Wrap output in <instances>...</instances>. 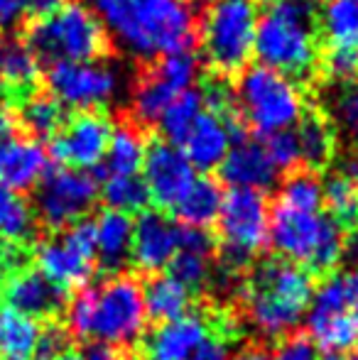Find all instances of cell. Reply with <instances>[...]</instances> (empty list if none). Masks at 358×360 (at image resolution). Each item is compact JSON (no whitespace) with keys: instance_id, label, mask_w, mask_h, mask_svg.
I'll use <instances>...</instances> for the list:
<instances>
[{"instance_id":"cell-22","label":"cell","mask_w":358,"mask_h":360,"mask_svg":"<svg viewBox=\"0 0 358 360\" xmlns=\"http://www.w3.org/2000/svg\"><path fill=\"white\" fill-rule=\"evenodd\" d=\"M219 172L231 189H253L265 194L277 181V169L270 165L263 143L243 135L231 145L229 155L219 165Z\"/></svg>"},{"instance_id":"cell-49","label":"cell","mask_w":358,"mask_h":360,"mask_svg":"<svg viewBox=\"0 0 358 360\" xmlns=\"http://www.w3.org/2000/svg\"><path fill=\"white\" fill-rule=\"evenodd\" d=\"M231 360H270L268 356H265L260 348H243L241 353H236Z\"/></svg>"},{"instance_id":"cell-51","label":"cell","mask_w":358,"mask_h":360,"mask_svg":"<svg viewBox=\"0 0 358 360\" xmlns=\"http://www.w3.org/2000/svg\"><path fill=\"white\" fill-rule=\"evenodd\" d=\"M321 360H346V358H344V356H339V353H326V356L321 358Z\"/></svg>"},{"instance_id":"cell-33","label":"cell","mask_w":358,"mask_h":360,"mask_svg":"<svg viewBox=\"0 0 358 360\" xmlns=\"http://www.w3.org/2000/svg\"><path fill=\"white\" fill-rule=\"evenodd\" d=\"M106 206L110 211H120V214H138L145 211V206L150 204L148 186H145L140 174H110L106 176L103 189H101Z\"/></svg>"},{"instance_id":"cell-31","label":"cell","mask_w":358,"mask_h":360,"mask_svg":"<svg viewBox=\"0 0 358 360\" xmlns=\"http://www.w3.org/2000/svg\"><path fill=\"white\" fill-rule=\"evenodd\" d=\"M319 22L331 49L358 52V0H324Z\"/></svg>"},{"instance_id":"cell-20","label":"cell","mask_w":358,"mask_h":360,"mask_svg":"<svg viewBox=\"0 0 358 360\" xmlns=\"http://www.w3.org/2000/svg\"><path fill=\"white\" fill-rule=\"evenodd\" d=\"M211 323L204 314H181L177 319L162 321L143 341L145 360H189L209 338Z\"/></svg>"},{"instance_id":"cell-18","label":"cell","mask_w":358,"mask_h":360,"mask_svg":"<svg viewBox=\"0 0 358 360\" xmlns=\"http://www.w3.org/2000/svg\"><path fill=\"white\" fill-rule=\"evenodd\" d=\"M181 226L162 211H143L133 221L130 260L145 275H160L179 250Z\"/></svg>"},{"instance_id":"cell-53","label":"cell","mask_w":358,"mask_h":360,"mask_svg":"<svg viewBox=\"0 0 358 360\" xmlns=\"http://www.w3.org/2000/svg\"><path fill=\"white\" fill-rule=\"evenodd\" d=\"M351 360H358V351L354 353V358H351Z\"/></svg>"},{"instance_id":"cell-4","label":"cell","mask_w":358,"mask_h":360,"mask_svg":"<svg viewBox=\"0 0 358 360\" xmlns=\"http://www.w3.org/2000/svg\"><path fill=\"white\" fill-rule=\"evenodd\" d=\"M253 57L287 76H307L317 64V15L312 0H275L258 15Z\"/></svg>"},{"instance_id":"cell-35","label":"cell","mask_w":358,"mask_h":360,"mask_svg":"<svg viewBox=\"0 0 358 360\" xmlns=\"http://www.w3.org/2000/svg\"><path fill=\"white\" fill-rule=\"evenodd\" d=\"M204 108L206 105H204L201 89H189L181 96H177V98L170 103V108L162 113V118L158 120L160 130H162V135L167 138V143L177 145Z\"/></svg>"},{"instance_id":"cell-47","label":"cell","mask_w":358,"mask_h":360,"mask_svg":"<svg viewBox=\"0 0 358 360\" xmlns=\"http://www.w3.org/2000/svg\"><path fill=\"white\" fill-rule=\"evenodd\" d=\"M67 0H27V15H32L34 20L47 18V15L57 13Z\"/></svg>"},{"instance_id":"cell-45","label":"cell","mask_w":358,"mask_h":360,"mask_svg":"<svg viewBox=\"0 0 358 360\" xmlns=\"http://www.w3.org/2000/svg\"><path fill=\"white\" fill-rule=\"evenodd\" d=\"M189 360H229V351H226V343L219 338H206Z\"/></svg>"},{"instance_id":"cell-38","label":"cell","mask_w":358,"mask_h":360,"mask_svg":"<svg viewBox=\"0 0 358 360\" xmlns=\"http://www.w3.org/2000/svg\"><path fill=\"white\" fill-rule=\"evenodd\" d=\"M263 150L268 155L270 165L277 169V174L280 172H295L297 165L302 162L295 130H282V133L268 135L263 140Z\"/></svg>"},{"instance_id":"cell-27","label":"cell","mask_w":358,"mask_h":360,"mask_svg":"<svg viewBox=\"0 0 358 360\" xmlns=\"http://www.w3.org/2000/svg\"><path fill=\"white\" fill-rule=\"evenodd\" d=\"M145 152H148V140H145L143 130L135 123H120L113 125V133L108 140V150H106L103 165L98 167L106 172L103 176L110 174H138L143 167Z\"/></svg>"},{"instance_id":"cell-17","label":"cell","mask_w":358,"mask_h":360,"mask_svg":"<svg viewBox=\"0 0 358 360\" xmlns=\"http://www.w3.org/2000/svg\"><path fill=\"white\" fill-rule=\"evenodd\" d=\"M238 138V120L226 113H214V110L204 108L199 118L191 123V128L184 133V138L177 143V147L194 169L211 172L219 169L224 157L229 155L231 145Z\"/></svg>"},{"instance_id":"cell-6","label":"cell","mask_w":358,"mask_h":360,"mask_svg":"<svg viewBox=\"0 0 358 360\" xmlns=\"http://www.w3.org/2000/svg\"><path fill=\"white\" fill-rule=\"evenodd\" d=\"M241 120L260 138L295 130L305 118V94L292 76L263 64L245 67L236 84Z\"/></svg>"},{"instance_id":"cell-55","label":"cell","mask_w":358,"mask_h":360,"mask_svg":"<svg viewBox=\"0 0 358 360\" xmlns=\"http://www.w3.org/2000/svg\"><path fill=\"white\" fill-rule=\"evenodd\" d=\"M3 91H5V89H3V84H0V94H3Z\"/></svg>"},{"instance_id":"cell-25","label":"cell","mask_w":358,"mask_h":360,"mask_svg":"<svg viewBox=\"0 0 358 360\" xmlns=\"http://www.w3.org/2000/svg\"><path fill=\"white\" fill-rule=\"evenodd\" d=\"M39 64L42 62L32 52L27 39L13 34L0 37V84L5 91L27 96L39 79Z\"/></svg>"},{"instance_id":"cell-8","label":"cell","mask_w":358,"mask_h":360,"mask_svg":"<svg viewBox=\"0 0 358 360\" xmlns=\"http://www.w3.org/2000/svg\"><path fill=\"white\" fill-rule=\"evenodd\" d=\"M27 44L39 62H94L108 47V34L87 3H64L57 13L30 25Z\"/></svg>"},{"instance_id":"cell-23","label":"cell","mask_w":358,"mask_h":360,"mask_svg":"<svg viewBox=\"0 0 358 360\" xmlns=\"http://www.w3.org/2000/svg\"><path fill=\"white\" fill-rule=\"evenodd\" d=\"M211 255H214V240L209 233L181 226L179 250L170 262V275L181 282L189 292H194L209 282Z\"/></svg>"},{"instance_id":"cell-9","label":"cell","mask_w":358,"mask_h":360,"mask_svg":"<svg viewBox=\"0 0 358 360\" xmlns=\"http://www.w3.org/2000/svg\"><path fill=\"white\" fill-rule=\"evenodd\" d=\"M307 331L314 348L346 353L358 346V267L336 272L314 289L307 309Z\"/></svg>"},{"instance_id":"cell-48","label":"cell","mask_w":358,"mask_h":360,"mask_svg":"<svg viewBox=\"0 0 358 360\" xmlns=\"http://www.w3.org/2000/svg\"><path fill=\"white\" fill-rule=\"evenodd\" d=\"M336 174L358 186V155H346L344 160L339 162V172H336Z\"/></svg>"},{"instance_id":"cell-37","label":"cell","mask_w":358,"mask_h":360,"mask_svg":"<svg viewBox=\"0 0 358 360\" xmlns=\"http://www.w3.org/2000/svg\"><path fill=\"white\" fill-rule=\"evenodd\" d=\"M321 196L324 206L329 209V216L339 223L341 228L358 226V186L349 179L334 174L326 181H321Z\"/></svg>"},{"instance_id":"cell-54","label":"cell","mask_w":358,"mask_h":360,"mask_svg":"<svg viewBox=\"0 0 358 360\" xmlns=\"http://www.w3.org/2000/svg\"><path fill=\"white\" fill-rule=\"evenodd\" d=\"M263 3H275V0H263Z\"/></svg>"},{"instance_id":"cell-41","label":"cell","mask_w":358,"mask_h":360,"mask_svg":"<svg viewBox=\"0 0 358 360\" xmlns=\"http://www.w3.org/2000/svg\"><path fill=\"white\" fill-rule=\"evenodd\" d=\"M270 360H317V348L302 333H290L285 341L275 348Z\"/></svg>"},{"instance_id":"cell-28","label":"cell","mask_w":358,"mask_h":360,"mask_svg":"<svg viewBox=\"0 0 358 360\" xmlns=\"http://www.w3.org/2000/svg\"><path fill=\"white\" fill-rule=\"evenodd\" d=\"M39 331L37 319L0 307V360H34Z\"/></svg>"},{"instance_id":"cell-29","label":"cell","mask_w":358,"mask_h":360,"mask_svg":"<svg viewBox=\"0 0 358 360\" xmlns=\"http://www.w3.org/2000/svg\"><path fill=\"white\" fill-rule=\"evenodd\" d=\"M143 302H145L148 319H155V321L162 323L189 311L191 297H189V289L167 272V275L150 277L148 285L143 287Z\"/></svg>"},{"instance_id":"cell-3","label":"cell","mask_w":358,"mask_h":360,"mask_svg":"<svg viewBox=\"0 0 358 360\" xmlns=\"http://www.w3.org/2000/svg\"><path fill=\"white\" fill-rule=\"evenodd\" d=\"M314 297L312 272L287 260H265L250 272L243 289L245 316L265 338L290 336Z\"/></svg>"},{"instance_id":"cell-19","label":"cell","mask_w":358,"mask_h":360,"mask_svg":"<svg viewBox=\"0 0 358 360\" xmlns=\"http://www.w3.org/2000/svg\"><path fill=\"white\" fill-rule=\"evenodd\" d=\"M0 297L5 299V307L32 319H52L67 307V292L49 282L42 272L27 267L3 275Z\"/></svg>"},{"instance_id":"cell-26","label":"cell","mask_w":358,"mask_h":360,"mask_svg":"<svg viewBox=\"0 0 358 360\" xmlns=\"http://www.w3.org/2000/svg\"><path fill=\"white\" fill-rule=\"evenodd\" d=\"M221 201H224V191H221L219 181H214L211 176L196 174V179L191 181L189 189L172 206V211L181 226L206 231L219 218Z\"/></svg>"},{"instance_id":"cell-7","label":"cell","mask_w":358,"mask_h":360,"mask_svg":"<svg viewBox=\"0 0 358 360\" xmlns=\"http://www.w3.org/2000/svg\"><path fill=\"white\" fill-rule=\"evenodd\" d=\"M258 15L255 0H211L206 5L196 37L206 64L219 76H236L250 67Z\"/></svg>"},{"instance_id":"cell-16","label":"cell","mask_w":358,"mask_h":360,"mask_svg":"<svg viewBox=\"0 0 358 360\" xmlns=\"http://www.w3.org/2000/svg\"><path fill=\"white\" fill-rule=\"evenodd\" d=\"M196 179V169L189 165L177 145L167 143V140H158V143L148 145L143 160V181L148 186L150 201L160 206V209H170L181 199L191 181Z\"/></svg>"},{"instance_id":"cell-14","label":"cell","mask_w":358,"mask_h":360,"mask_svg":"<svg viewBox=\"0 0 358 360\" xmlns=\"http://www.w3.org/2000/svg\"><path fill=\"white\" fill-rule=\"evenodd\" d=\"M199 62L191 52L165 54L153 69L140 76L133 89V115L138 123L158 125L162 113L177 96L194 89Z\"/></svg>"},{"instance_id":"cell-12","label":"cell","mask_w":358,"mask_h":360,"mask_svg":"<svg viewBox=\"0 0 358 360\" xmlns=\"http://www.w3.org/2000/svg\"><path fill=\"white\" fill-rule=\"evenodd\" d=\"M49 96L64 108L98 110L118 98L123 89V74L101 59L94 62H54L47 69Z\"/></svg>"},{"instance_id":"cell-44","label":"cell","mask_w":358,"mask_h":360,"mask_svg":"<svg viewBox=\"0 0 358 360\" xmlns=\"http://www.w3.org/2000/svg\"><path fill=\"white\" fill-rule=\"evenodd\" d=\"M84 360H133L125 348L120 346H108V343H94V346H89L87 356Z\"/></svg>"},{"instance_id":"cell-1","label":"cell","mask_w":358,"mask_h":360,"mask_svg":"<svg viewBox=\"0 0 358 360\" xmlns=\"http://www.w3.org/2000/svg\"><path fill=\"white\" fill-rule=\"evenodd\" d=\"M118 47L140 59L191 52L196 15L184 0H89Z\"/></svg>"},{"instance_id":"cell-39","label":"cell","mask_w":358,"mask_h":360,"mask_svg":"<svg viewBox=\"0 0 358 360\" xmlns=\"http://www.w3.org/2000/svg\"><path fill=\"white\" fill-rule=\"evenodd\" d=\"M324 72L334 81L358 79V52L356 49H331L324 57Z\"/></svg>"},{"instance_id":"cell-32","label":"cell","mask_w":358,"mask_h":360,"mask_svg":"<svg viewBox=\"0 0 358 360\" xmlns=\"http://www.w3.org/2000/svg\"><path fill=\"white\" fill-rule=\"evenodd\" d=\"M18 120L30 133V138L44 140L54 138L62 130L67 115H64V105L49 94H27L20 105Z\"/></svg>"},{"instance_id":"cell-52","label":"cell","mask_w":358,"mask_h":360,"mask_svg":"<svg viewBox=\"0 0 358 360\" xmlns=\"http://www.w3.org/2000/svg\"><path fill=\"white\" fill-rule=\"evenodd\" d=\"M186 5H191V3H211V0H184Z\"/></svg>"},{"instance_id":"cell-43","label":"cell","mask_w":358,"mask_h":360,"mask_svg":"<svg viewBox=\"0 0 358 360\" xmlns=\"http://www.w3.org/2000/svg\"><path fill=\"white\" fill-rule=\"evenodd\" d=\"M27 15V0H0V32L13 30Z\"/></svg>"},{"instance_id":"cell-36","label":"cell","mask_w":358,"mask_h":360,"mask_svg":"<svg viewBox=\"0 0 358 360\" xmlns=\"http://www.w3.org/2000/svg\"><path fill=\"white\" fill-rule=\"evenodd\" d=\"M277 204L300 211H321V179L312 172H290L277 191Z\"/></svg>"},{"instance_id":"cell-13","label":"cell","mask_w":358,"mask_h":360,"mask_svg":"<svg viewBox=\"0 0 358 360\" xmlns=\"http://www.w3.org/2000/svg\"><path fill=\"white\" fill-rule=\"evenodd\" d=\"M98 199V181L84 169L47 172L34 186V216L52 231H64L72 223L84 221Z\"/></svg>"},{"instance_id":"cell-24","label":"cell","mask_w":358,"mask_h":360,"mask_svg":"<svg viewBox=\"0 0 358 360\" xmlns=\"http://www.w3.org/2000/svg\"><path fill=\"white\" fill-rule=\"evenodd\" d=\"M96 231V260L106 272L120 275L125 262L130 260L133 245V216L106 209L94 221Z\"/></svg>"},{"instance_id":"cell-5","label":"cell","mask_w":358,"mask_h":360,"mask_svg":"<svg viewBox=\"0 0 358 360\" xmlns=\"http://www.w3.org/2000/svg\"><path fill=\"white\" fill-rule=\"evenodd\" d=\"M268 243L287 262L307 272H331L346 255L344 228L321 211H300L275 204L270 209Z\"/></svg>"},{"instance_id":"cell-2","label":"cell","mask_w":358,"mask_h":360,"mask_svg":"<svg viewBox=\"0 0 358 360\" xmlns=\"http://www.w3.org/2000/svg\"><path fill=\"white\" fill-rule=\"evenodd\" d=\"M69 333L96 343L128 346L145 333L148 311L143 287L128 275H113L96 287H82L67 309Z\"/></svg>"},{"instance_id":"cell-30","label":"cell","mask_w":358,"mask_h":360,"mask_svg":"<svg viewBox=\"0 0 358 360\" xmlns=\"http://www.w3.org/2000/svg\"><path fill=\"white\" fill-rule=\"evenodd\" d=\"M34 228H37V216L32 206L23 199V194L0 184V243L27 248Z\"/></svg>"},{"instance_id":"cell-42","label":"cell","mask_w":358,"mask_h":360,"mask_svg":"<svg viewBox=\"0 0 358 360\" xmlns=\"http://www.w3.org/2000/svg\"><path fill=\"white\" fill-rule=\"evenodd\" d=\"M336 118H339V123L351 135L358 138V81L349 84V89L339 96V101H336Z\"/></svg>"},{"instance_id":"cell-34","label":"cell","mask_w":358,"mask_h":360,"mask_svg":"<svg viewBox=\"0 0 358 360\" xmlns=\"http://www.w3.org/2000/svg\"><path fill=\"white\" fill-rule=\"evenodd\" d=\"M295 135L302 162H307L309 167H319L329 162L331 152H334V133H331L329 123L324 118H319V115L302 118Z\"/></svg>"},{"instance_id":"cell-46","label":"cell","mask_w":358,"mask_h":360,"mask_svg":"<svg viewBox=\"0 0 358 360\" xmlns=\"http://www.w3.org/2000/svg\"><path fill=\"white\" fill-rule=\"evenodd\" d=\"M18 125H20L18 113H15L8 103L0 101V143L13 138V135H18Z\"/></svg>"},{"instance_id":"cell-11","label":"cell","mask_w":358,"mask_h":360,"mask_svg":"<svg viewBox=\"0 0 358 360\" xmlns=\"http://www.w3.org/2000/svg\"><path fill=\"white\" fill-rule=\"evenodd\" d=\"M34 262L37 272L64 292L87 287L96 270L94 221H77L64 228L62 236L39 243L34 248Z\"/></svg>"},{"instance_id":"cell-15","label":"cell","mask_w":358,"mask_h":360,"mask_svg":"<svg viewBox=\"0 0 358 360\" xmlns=\"http://www.w3.org/2000/svg\"><path fill=\"white\" fill-rule=\"evenodd\" d=\"M113 123L101 110H82L72 120H64L62 130L52 138L49 157L72 169H98L103 165Z\"/></svg>"},{"instance_id":"cell-21","label":"cell","mask_w":358,"mask_h":360,"mask_svg":"<svg viewBox=\"0 0 358 360\" xmlns=\"http://www.w3.org/2000/svg\"><path fill=\"white\" fill-rule=\"evenodd\" d=\"M49 172V152L30 135H13L0 143V184L8 189L30 191Z\"/></svg>"},{"instance_id":"cell-50","label":"cell","mask_w":358,"mask_h":360,"mask_svg":"<svg viewBox=\"0 0 358 360\" xmlns=\"http://www.w3.org/2000/svg\"><path fill=\"white\" fill-rule=\"evenodd\" d=\"M49 360H84V358L79 356V353H74V351H67V353H59V356H54Z\"/></svg>"},{"instance_id":"cell-10","label":"cell","mask_w":358,"mask_h":360,"mask_svg":"<svg viewBox=\"0 0 358 360\" xmlns=\"http://www.w3.org/2000/svg\"><path fill=\"white\" fill-rule=\"evenodd\" d=\"M221 236V257L229 270H245L268 245L270 204L263 191L229 189L216 218Z\"/></svg>"},{"instance_id":"cell-40","label":"cell","mask_w":358,"mask_h":360,"mask_svg":"<svg viewBox=\"0 0 358 360\" xmlns=\"http://www.w3.org/2000/svg\"><path fill=\"white\" fill-rule=\"evenodd\" d=\"M69 343H72V333H69V328L59 326V323H47V326L39 331L37 358L34 360H49V358L59 356V353L72 351Z\"/></svg>"}]
</instances>
